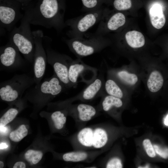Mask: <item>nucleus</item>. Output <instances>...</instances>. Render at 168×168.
<instances>
[{
    "label": "nucleus",
    "instance_id": "f257e3e1",
    "mask_svg": "<svg viewBox=\"0 0 168 168\" xmlns=\"http://www.w3.org/2000/svg\"><path fill=\"white\" fill-rule=\"evenodd\" d=\"M64 0H39L35 6L26 8L24 14L30 24L59 32L66 26Z\"/></svg>",
    "mask_w": 168,
    "mask_h": 168
},
{
    "label": "nucleus",
    "instance_id": "f03ea898",
    "mask_svg": "<svg viewBox=\"0 0 168 168\" xmlns=\"http://www.w3.org/2000/svg\"><path fill=\"white\" fill-rule=\"evenodd\" d=\"M30 22L24 14L18 27L15 26L11 31L9 42L14 45L25 58L33 62L35 44Z\"/></svg>",
    "mask_w": 168,
    "mask_h": 168
},
{
    "label": "nucleus",
    "instance_id": "7ed1b4c3",
    "mask_svg": "<svg viewBox=\"0 0 168 168\" xmlns=\"http://www.w3.org/2000/svg\"><path fill=\"white\" fill-rule=\"evenodd\" d=\"M104 35L94 34L88 38L82 37L65 39L70 50L78 58H81L101 52L107 44Z\"/></svg>",
    "mask_w": 168,
    "mask_h": 168
},
{
    "label": "nucleus",
    "instance_id": "20e7f679",
    "mask_svg": "<svg viewBox=\"0 0 168 168\" xmlns=\"http://www.w3.org/2000/svg\"><path fill=\"white\" fill-rule=\"evenodd\" d=\"M65 89L64 85L54 73L51 77L35 85L28 91L27 95L30 100L38 106H41Z\"/></svg>",
    "mask_w": 168,
    "mask_h": 168
},
{
    "label": "nucleus",
    "instance_id": "39448f33",
    "mask_svg": "<svg viewBox=\"0 0 168 168\" xmlns=\"http://www.w3.org/2000/svg\"><path fill=\"white\" fill-rule=\"evenodd\" d=\"M34 84L33 77L25 74L16 75L11 78L0 83V99L6 102H14Z\"/></svg>",
    "mask_w": 168,
    "mask_h": 168
},
{
    "label": "nucleus",
    "instance_id": "423d86ee",
    "mask_svg": "<svg viewBox=\"0 0 168 168\" xmlns=\"http://www.w3.org/2000/svg\"><path fill=\"white\" fill-rule=\"evenodd\" d=\"M106 13L102 7L87 12L79 17L68 19L65 21L69 30L66 34L69 38L83 37L85 33L91 27L99 22Z\"/></svg>",
    "mask_w": 168,
    "mask_h": 168
},
{
    "label": "nucleus",
    "instance_id": "0eeeda50",
    "mask_svg": "<svg viewBox=\"0 0 168 168\" xmlns=\"http://www.w3.org/2000/svg\"><path fill=\"white\" fill-rule=\"evenodd\" d=\"M59 105L67 108L68 114L74 120L78 130L85 127L88 122L98 115L100 112L97 106L86 103L72 104L62 103Z\"/></svg>",
    "mask_w": 168,
    "mask_h": 168
},
{
    "label": "nucleus",
    "instance_id": "6e6552de",
    "mask_svg": "<svg viewBox=\"0 0 168 168\" xmlns=\"http://www.w3.org/2000/svg\"><path fill=\"white\" fill-rule=\"evenodd\" d=\"M47 62L52 67L54 73L64 85L66 88L72 87L68 78L69 65L73 60L68 56L47 48Z\"/></svg>",
    "mask_w": 168,
    "mask_h": 168
},
{
    "label": "nucleus",
    "instance_id": "1a4fd4ad",
    "mask_svg": "<svg viewBox=\"0 0 168 168\" xmlns=\"http://www.w3.org/2000/svg\"><path fill=\"white\" fill-rule=\"evenodd\" d=\"M35 44L33 60L34 79L37 85L41 82L45 72L47 57L43 45L44 34L42 30H38L32 31Z\"/></svg>",
    "mask_w": 168,
    "mask_h": 168
},
{
    "label": "nucleus",
    "instance_id": "9d476101",
    "mask_svg": "<svg viewBox=\"0 0 168 168\" xmlns=\"http://www.w3.org/2000/svg\"><path fill=\"white\" fill-rule=\"evenodd\" d=\"M0 26L11 32L24 16L20 10L21 5L15 0H0Z\"/></svg>",
    "mask_w": 168,
    "mask_h": 168
},
{
    "label": "nucleus",
    "instance_id": "9b49d317",
    "mask_svg": "<svg viewBox=\"0 0 168 168\" xmlns=\"http://www.w3.org/2000/svg\"><path fill=\"white\" fill-rule=\"evenodd\" d=\"M97 69L85 63L80 58L73 60L70 63L68 70V78L72 87H75L78 79L81 77L82 81L89 84L95 78L91 77V75L96 76Z\"/></svg>",
    "mask_w": 168,
    "mask_h": 168
},
{
    "label": "nucleus",
    "instance_id": "f8f14e48",
    "mask_svg": "<svg viewBox=\"0 0 168 168\" xmlns=\"http://www.w3.org/2000/svg\"><path fill=\"white\" fill-rule=\"evenodd\" d=\"M17 49L10 42L0 48L1 70L18 68L24 63V60Z\"/></svg>",
    "mask_w": 168,
    "mask_h": 168
},
{
    "label": "nucleus",
    "instance_id": "ddd939ff",
    "mask_svg": "<svg viewBox=\"0 0 168 168\" xmlns=\"http://www.w3.org/2000/svg\"><path fill=\"white\" fill-rule=\"evenodd\" d=\"M105 82L104 81L102 72L96 77L81 92L76 96L65 101L67 103H71L77 100L82 102L91 101L98 96H102L104 89Z\"/></svg>",
    "mask_w": 168,
    "mask_h": 168
},
{
    "label": "nucleus",
    "instance_id": "4468645a",
    "mask_svg": "<svg viewBox=\"0 0 168 168\" xmlns=\"http://www.w3.org/2000/svg\"><path fill=\"white\" fill-rule=\"evenodd\" d=\"M105 15L100 21L97 29L94 34L95 35H104L108 31L117 30L125 23V16L121 12L114 13L108 18L105 16Z\"/></svg>",
    "mask_w": 168,
    "mask_h": 168
},
{
    "label": "nucleus",
    "instance_id": "2eb2a0df",
    "mask_svg": "<svg viewBox=\"0 0 168 168\" xmlns=\"http://www.w3.org/2000/svg\"><path fill=\"white\" fill-rule=\"evenodd\" d=\"M105 151L103 150H74L63 154L62 158L66 162L90 163L93 161Z\"/></svg>",
    "mask_w": 168,
    "mask_h": 168
},
{
    "label": "nucleus",
    "instance_id": "dca6fc26",
    "mask_svg": "<svg viewBox=\"0 0 168 168\" xmlns=\"http://www.w3.org/2000/svg\"><path fill=\"white\" fill-rule=\"evenodd\" d=\"M149 15L153 26L157 29L162 28L166 22V19L161 6L158 4H154L150 8Z\"/></svg>",
    "mask_w": 168,
    "mask_h": 168
},
{
    "label": "nucleus",
    "instance_id": "f3484780",
    "mask_svg": "<svg viewBox=\"0 0 168 168\" xmlns=\"http://www.w3.org/2000/svg\"><path fill=\"white\" fill-rule=\"evenodd\" d=\"M68 115V111L65 107L52 112L50 115L54 128L58 131L64 129Z\"/></svg>",
    "mask_w": 168,
    "mask_h": 168
},
{
    "label": "nucleus",
    "instance_id": "a211bd4d",
    "mask_svg": "<svg viewBox=\"0 0 168 168\" xmlns=\"http://www.w3.org/2000/svg\"><path fill=\"white\" fill-rule=\"evenodd\" d=\"M125 38L128 44L133 48L141 47L145 44L143 35L137 31L133 30L127 32L125 35Z\"/></svg>",
    "mask_w": 168,
    "mask_h": 168
},
{
    "label": "nucleus",
    "instance_id": "6ab92c4d",
    "mask_svg": "<svg viewBox=\"0 0 168 168\" xmlns=\"http://www.w3.org/2000/svg\"><path fill=\"white\" fill-rule=\"evenodd\" d=\"M163 78L160 73L157 71L151 73L147 82L149 90L152 92L158 91L161 88L163 83Z\"/></svg>",
    "mask_w": 168,
    "mask_h": 168
},
{
    "label": "nucleus",
    "instance_id": "aec40b11",
    "mask_svg": "<svg viewBox=\"0 0 168 168\" xmlns=\"http://www.w3.org/2000/svg\"><path fill=\"white\" fill-rule=\"evenodd\" d=\"M22 105V102L19 100L16 107H11L7 110L0 118V126H5L12 121L18 114Z\"/></svg>",
    "mask_w": 168,
    "mask_h": 168
},
{
    "label": "nucleus",
    "instance_id": "412c9836",
    "mask_svg": "<svg viewBox=\"0 0 168 168\" xmlns=\"http://www.w3.org/2000/svg\"><path fill=\"white\" fill-rule=\"evenodd\" d=\"M104 89L108 95L122 99L123 92L118 84L112 79H108L105 83Z\"/></svg>",
    "mask_w": 168,
    "mask_h": 168
},
{
    "label": "nucleus",
    "instance_id": "4be33fe9",
    "mask_svg": "<svg viewBox=\"0 0 168 168\" xmlns=\"http://www.w3.org/2000/svg\"><path fill=\"white\" fill-rule=\"evenodd\" d=\"M116 75L122 82L131 85H134L138 80V77L135 74L128 73L124 70L117 72Z\"/></svg>",
    "mask_w": 168,
    "mask_h": 168
},
{
    "label": "nucleus",
    "instance_id": "5701e85b",
    "mask_svg": "<svg viewBox=\"0 0 168 168\" xmlns=\"http://www.w3.org/2000/svg\"><path fill=\"white\" fill-rule=\"evenodd\" d=\"M28 133V130L26 126L22 124L16 129L11 132L9 134V138L13 142H19L26 137Z\"/></svg>",
    "mask_w": 168,
    "mask_h": 168
},
{
    "label": "nucleus",
    "instance_id": "b1692460",
    "mask_svg": "<svg viewBox=\"0 0 168 168\" xmlns=\"http://www.w3.org/2000/svg\"><path fill=\"white\" fill-rule=\"evenodd\" d=\"M43 156V153L40 151L29 149L24 154L26 160L31 165H35L41 160Z\"/></svg>",
    "mask_w": 168,
    "mask_h": 168
},
{
    "label": "nucleus",
    "instance_id": "393cba45",
    "mask_svg": "<svg viewBox=\"0 0 168 168\" xmlns=\"http://www.w3.org/2000/svg\"><path fill=\"white\" fill-rule=\"evenodd\" d=\"M83 9L86 12L96 10L102 7L105 0H81Z\"/></svg>",
    "mask_w": 168,
    "mask_h": 168
},
{
    "label": "nucleus",
    "instance_id": "a878e982",
    "mask_svg": "<svg viewBox=\"0 0 168 168\" xmlns=\"http://www.w3.org/2000/svg\"><path fill=\"white\" fill-rule=\"evenodd\" d=\"M99 166L106 168H122L123 164L121 160L118 157L113 156L106 162L100 163Z\"/></svg>",
    "mask_w": 168,
    "mask_h": 168
},
{
    "label": "nucleus",
    "instance_id": "bb28decb",
    "mask_svg": "<svg viewBox=\"0 0 168 168\" xmlns=\"http://www.w3.org/2000/svg\"><path fill=\"white\" fill-rule=\"evenodd\" d=\"M113 5L118 11H124L129 9L132 6L131 0H114Z\"/></svg>",
    "mask_w": 168,
    "mask_h": 168
},
{
    "label": "nucleus",
    "instance_id": "cd10ccee",
    "mask_svg": "<svg viewBox=\"0 0 168 168\" xmlns=\"http://www.w3.org/2000/svg\"><path fill=\"white\" fill-rule=\"evenodd\" d=\"M143 144L148 155L151 157H154L156 156L155 151L150 141L145 139L143 141Z\"/></svg>",
    "mask_w": 168,
    "mask_h": 168
},
{
    "label": "nucleus",
    "instance_id": "c85d7f7f",
    "mask_svg": "<svg viewBox=\"0 0 168 168\" xmlns=\"http://www.w3.org/2000/svg\"><path fill=\"white\" fill-rule=\"evenodd\" d=\"M154 150L156 153L164 159L168 158V148L162 147L155 145L153 146Z\"/></svg>",
    "mask_w": 168,
    "mask_h": 168
},
{
    "label": "nucleus",
    "instance_id": "c756f323",
    "mask_svg": "<svg viewBox=\"0 0 168 168\" xmlns=\"http://www.w3.org/2000/svg\"><path fill=\"white\" fill-rule=\"evenodd\" d=\"M20 2L22 6V9H24L26 8L29 3L31 0H15Z\"/></svg>",
    "mask_w": 168,
    "mask_h": 168
},
{
    "label": "nucleus",
    "instance_id": "7c9ffc66",
    "mask_svg": "<svg viewBox=\"0 0 168 168\" xmlns=\"http://www.w3.org/2000/svg\"><path fill=\"white\" fill-rule=\"evenodd\" d=\"M26 166L25 163L22 161H18L15 163L13 166V168H25Z\"/></svg>",
    "mask_w": 168,
    "mask_h": 168
},
{
    "label": "nucleus",
    "instance_id": "2f4dec72",
    "mask_svg": "<svg viewBox=\"0 0 168 168\" xmlns=\"http://www.w3.org/2000/svg\"><path fill=\"white\" fill-rule=\"evenodd\" d=\"M164 124L166 126H168V114L166 115L164 119Z\"/></svg>",
    "mask_w": 168,
    "mask_h": 168
},
{
    "label": "nucleus",
    "instance_id": "473e14b6",
    "mask_svg": "<svg viewBox=\"0 0 168 168\" xmlns=\"http://www.w3.org/2000/svg\"><path fill=\"white\" fill-rule=\"evenodd\" d=\"M8 147V146L5 143H0V149L6 148Z\"/></svg>",
    "mask_w": 168,
    "mask_h": 168
},
{
    "label": "nucleus",
    "instance_id": "72a5a7b5",
    "mask_svg": "<svg viewBox=\"0 0 168 168\" xmlns=\"http://www.w3.org/2000/svg\"><path fill=\"white\" fill-rule=\"evenodd\" d=\"M4 163L2 161H0V168H2L4 167Z\"/></svg>",
    "mask_w": 168,
    "mask_h": 168
}]
</instances>
